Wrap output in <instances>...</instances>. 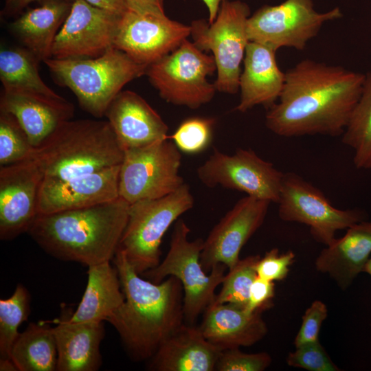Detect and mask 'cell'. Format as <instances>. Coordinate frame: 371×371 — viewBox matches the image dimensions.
Masks as SVG:
<instances>
[{"label": "cell", "instance_id": "obj_1", "mask_svg": "<svg viewBox=\"0 0 371 371\" xmlns=\"http://www.w3.org/2000/svg\"><path fill=\"white\" fill-rule=\"evenodd\" d=\"M364 78L339 65L302 60L285 72L278 102L266 113V126L286 137L342 135Z\"/></svg>", "mask_w": 371, "mask_h": 371}, {"label": "cell", "instance_id": "obj_2", "mask_svg": "<svg viewBox=\"0 0 371 371\" xmlns=\"http://www.w3.org/2000/svg\"><path fill=\"white\" fill-rule=\"evenodd\" d=\"M113 262L125 299L107 322L133 359H150L183 324L182 284L175 276L158 284L142 278L120 249Z\"/></svg>", "mask_w": 371, "mask_h": 371}, {"label": "cell", "instance_id": "obj_3", "mask_svg": "<svg viewBox=\"0 0 371 371\" xmlns=\"http://www.w3.org/2000/svg\"><path fill=\"white\" fill-rule=\"evenodd\" d=\"M120 196L77 210L38 214L27 233L47 254L87 267L113 260L128 220Z\"/></svg>", "mask_w": 371, "mask_h": 371}, {"label": "cell", "instance_id": "obj_4", "mask_svg": "<svg viewBox=\"0 0 371 371\" xmlns=\"http://www.w3.org/2000/svg\"><path fill=\"white\" fill-rule=\"evenodd\" d=\"M124 154L108 121L69 120L36 148L33 159L45 178L62 180L120 165Z\"/></svg>", "mask_w": 371, "mask_h": 371}, {"label": "cell", "instance_id": "obj_5", "mask_svg": "<svg viewBox=\"0 0 371 371\" xmlns=\"http://www.w3.org/2000/svg\"><path fill=\"white\" fill-rule=\"evenodd\" d=\"M43 62L56 83L69 88L81 109L97 118L105 115L124 85L145 74L148 67L114 47L97 58H49Z\"/></svg>", "mask_w": 371, "mask_h": 371}, {"label": "cell", "instance_id": "obj_6", "mask_svg": "<svg viewBox=\"0 0 371 371\" xmlns=\"http://www.w3.org/2000/svg\"><path fill=\"white\" fill-rule=\"evenodd\" d=\"M190 229L183 219H178L172 234L170 249L164 260L155 268L142 273L146 279L158 284L167 276L178 278L183 290V315L188 324L193 325L201 313L215 300V291L224 277L225 265L204 271L201 253L204 240H189Z\"/></svg>", "mask_w": 371, "mask_h": 371}, {"label": "cell", "instance_id": "obj_7", "mask_svg": "<svg viewBox=\"0 0 371 371\" xmlns=\"http://www.w3.org/2000/svg\"><path fill=\"white\" fill-rule=\"evenodd\" d=\"M194 205L188 184L165 196L129 204L128 220L119 248L139 275L160 263L162 238L179 216Z\"/></svg>", "mask_w": 371, "mask_h": 371}, {"label": "cell", "instance_id": "obj_8", "mask_svg": "<svg viewBox=\"0 0 371 371\" xmlns=\"http://www.w3.org/2000/svg\"><path fill=\"white\" fill-rule=\"evenodd\" d=\"M250 10L240 0H224L215 20H194L190 25L193 43L203 52H211L215 60L216 91L234 94L239 90L246 48L249 42L247 32Z\"/></svg>", "mask_w": 371, "mask_h": 371}, {"label": "cell", "instance_id": "obj_9", "mask_svg": "<svg viewBox=\"0 0 371 371\" xmlns=\"http://www.w3.org/2000/svg\"><path fill=\"white\" fill-rule=\"evenodd\" d=\"M215 71L213 56L186 39L175 50L149 65L145 74L166 102L196 109L214 98L216 89L207 76Z\"/></svg>", "mask_w": 371, "mask_h": 371}, {"label": "cell", "instance_id": "obj_10", "mask_svg": "<svg viewBox=\"0 0 371 371\" xmlns=\"http://www.w3.org/2000/svg\"><path fill=\"white\" fill-rule=\"evenodd\" d=\"M168 139L124 150L119 196L129 204L165 196L185 183L179 175L181 151Z\"/></svg>", "mask_w": 371, "mask_h": 371}, {"label": "cell", "instance_id": "obj_11", "mask_svg": "<svg viewBox=\"0 0 371 371\" xmlns=\"http://www.w3.org/2000/svg\"><path fill=\"white\" fill-rule=\"evenodd\" d=\"M341 17L338 7L319 12L312 0H285L278 5H264L250 15L247 32L249 41L276 52L282 47L303 50L325 23Z\"/></svg>", "mask_w": 371, "mask_h": 371}, {"label": "cell", "instance_id": "obj_12", "mask_svg": "<svg viewBox=\"0 0 371 371\" xmlns=\"http://www.w3.org/2000/svg\"><path fill=\"white\" fill-rule=\"evenodd\" d=\"M277 203L280 219L308 225L314 239L326 246L337 231L364 221L361 211L335 207L318 188L292 172L284 174Z\"/></svg>", "mask_w": 371, "mask_h": 371}, {"label": "cell", "instance_id": "obj_13", "mask_svg": "<svg viewBox=\"0 0 371 371\" xmlns=\"http://www.w3.org/2000/svg\"><path fill=\"white\" fill-rule=\"evenodd\" d=\"M196 174L207 187L220 186L276 203L284 177L272 163L262 159L251 149L243 148L230 155L214 148L197 168Z\"/></svg>", "mask_w": 371, "mask_h": 371}, {"label": "cell", "instance_id": "obj_14", "mask_svg": "<svg viewBox=\"0 0 371 371\" xmlns=\"http://www.w3.org/2000/svg\"><path fill=\"white\" fill-rule=\"evenodd\" d=\"M190 25L165 13L139 12L126 8L122 14L113 47L148 66L175 50L190 36Z\"/></svg>", "mask_w": 371, "mask_h": 371}, {"label": "cell", "instance_id": "obj_15", "mask_svg": "<svg viewBox=\"0 0 371 371\" xmlns=\"http://www.w3.org/2000/svg\"><path fill=\"white\" fill-rule=\"evenodd\" d=\"M121 15L85 0L74 1L55 38L51 58H93L102 56L113 47Z\"/></svg>", "mask_w": 371, "mask_h": 371}, {"label": "cell", "instance_id": "obj_16", "mask_svg": "<svg viewBox=\"0 0 371 371\" xmlns=\"http://www.w3.org/2000/svg\"><path fill=\"white\" fill-rule=\"evenodd\" d=\"M44 174L28 159L0 167V239L11 240L27 232L38 215Z\"/></svg>", "mask_w": 371, "mask_h": 371}, {"label": "cell", "instance_id": "obj_17", "mask_svg": "<svg viewBox=\"0 0 371 371\" xmlns=\"http://www.w3.org/2000/svg\"><path fill=\"white\" fill-rule=\"evenodd\" d=\"M270 203L247 195L237 201L204 240L200 261L205 271L218 264L229 269L238 262L242 248L262 225Z\"/></svg>", "mask_w": 371, "mask_h": 371}, {"label": "cell", "instance_id": "obj_18", "mask_svg": "<svg viewBox=\"0 0 371 371\" xmlns=\"http://www.w3.org/2000/svg\"><path fill=\"white\" fill-rule=\"evenodd\" d=\"M120 165L67 179L45 178L38 201V214L81 209L119 196Z\"/></svg>", "mask_w": 371, "mask_h": 371}, {"label": "cell", "instance_id": "obj_19", "mask_svg": "<svg viewBox=\"0 0 371 371\" xmlns=\"http://www.w3.org/2000/svg\"><path fill=\"white\" fill-rule=\"evenodd\" d=\"M104 116L124 151L168 139L167 124L142 97L133 91H120Z\"/></svg>", "mask_w": 371, "mask_h": 371}, {"label": "cell", "instance_id": "obj_20", "mask_svg": "<svg viewBox=\"0 0 371 371\" xmlns=\"http://www.w3.org/2000/svg\"><path fill=\"white\" fill-rule=\"evenodd\" d=\"M276 53L261 43H248L239 80L240 98L235 110L245 113L256 105L269 108L278 101L285 72L278 66Z\"/></svg>", "mask_w": 371, "mask_h": 371}, {"label": "cell", "instance_id": "obj_21", "mask_svg": "<svg viewBox=\"0 0 371 371\" xmlns=\"http://www.w3.org/2000/svg\"><path fill=\"white\" fill-rule=\"evenodd\" d=\"M0 111L16 117L31 144L36 148L60 124L71 120L74 107L65 98L55 100L33 93L3 90Z\"/></svg>", "mask_w": 371, "mask_h": 371}, {"label": "cell", "instance_id": "obj_22", "mask_svg": "<svg viewBox=\"0 0 371 371\" xmlns=\"http://www.w3.org/2000/svg\"><path fill=\"white\" fill-rule=\"evenodd\" d=\"M262 312L248 313L232 304L213 302L204 311L199 328L205 339L221 350L249 347L268 332Z\"/></svg>", "mask_w": 371, "mask_h": 371}, {"label": "cell", "instance_id": "obj_23", "mask_svg": "<svg viewBox=\"0 0 371 371\" xmlns=\"http://www.w3.org/2000/svg\"><path fill=\"white\" fill-rule=\"evenodd\" d=\"M222 350L209 342L199 326L183 324L150 358V370L213 371Z\"/></svg>", "mask_w": 371, "mask_h": 371}, {"label": "cell", "instance_id": "obj_24", "mask_svg": "<svg viewBox=\"0 0 371 371\" xmlns=\"http://www.w3.org/2000/svg\"><path fill=\"white\" fill-rule=\"evenodd\" d=\"M371 256V221H362L347 229L340 238L324 248L315 262L316 269L327 273L342 290L363 272Z\"/></svg>", "mask_w": 371, "mask_h": 371}, {"label": "cell", "instance_id": "obj_25", "mask_svg": "<svg viewBox=\"0 0 371 371\" xmlns=\"http://www.w3.org/2000/svg\"><path fill=\"white\" fill-rule=\"evenodd\" d=\"M70 315L56 319L52 327L57 347L58 371H96L102 364L100 346L102 322H73Z\"/></svg>", "mask_w": 371, "mask_h": 371}, {"label": "cell", "instance_id": "obj_26", "mask_svg": "<svg viewBox=\"0 0 371 371\" xmlns=\"http://www.w3.org/2000/svg\"><path fill=\"white\" fill-rule=\"evenodd\" d=\"M74 1L43 0L37 8L30 9L13 21L12 34L39 61L52 56L55 38L69 16Z\"/></svg>", "mask_w": 371, "mask_h": 371}, {"label": "cell", "instance_id": "obj_27", "mask_svg": "<svg viewBox=\"0 0 371 371\" xmlns=\"http://www.w3.org/2000/svg\"><path fill=\"white\" fill-rule=\"evenodd\" d=\"M88 280L76 310L70 315L73 322H103L124 302L117 271L111 261L88 267Z\"/></svg>", "mask_w": 371, "mask_h": 371}, {"label": "cell", "instance_id": "obj_28", "mask_svg": "<svg viewBox=\"0 0 371 371\" xmlns=\"http://www.w3.org/2000/svg\"><path fill=\"white\" fill-rule=\"evenodd\" d=\"M40 61L25 47H2L0 52V80L3 90L39 95L55 100L64 99L41 78Z\"/></svg>", "mask_w": 371, "mask_h": 371}, {"label": "cell", "instance_id": "obj_29", "mask_svg": "<svg viewBox=\"0 0 371 371\" xmlns=\"http://www.w3.org/2000/svg\"><path fill=\"white\" fill-rule=\"evenodd\" d=\"M57 347L52 327L46 322L30 323L21 333L11 351L19 371H54Z\"/></svg>", "mask_w": 371, "mask_h": 371}, {"label": "cell", "instance_id": "obj_30", "mask_svg": "<svg viewBox=\"0 0 371 371\" xmlns=\"http://www.w3.org/2000/svg\"><path fill=\"white\" fill-rule=\"evenodd\" d=\"M342 142L354 151L358 169H371V70L365 74L359 100L342 134Z\"/></svg>", "mask_w": 371, "mask_h": 371}, {"label": "cell", "instance_id": "obj_31", "mask_svg": "<svg viewBox=\"0 0 371 371\" xmlns=\"http://www.w3.org/2000/svg\"><path fill=\"white\" fill-rule=\"evenodd\" d=\"M30 313V293L21 284L16 286L10 297L0 300V359H12V348L20 334L19 328Z\"/></svg>", "mask_w": 371, "mask_h": 371}, {"label": "cell", "instance_id": "obj_32", "mask_svg": "<svg viewBox=\"0 0 371 371\" xmlns=\"http://www.w3.org/2000/svg\"><path fill=\"white\" fill-rule=\"evenodd\" d=\"M259 255L240 259L225 275L220 292L214 303L232 304L245 308L247 304L251 286L256 278V265Z\"/></svg>", "mask_w": 371, "mask_h": 371}, {"label": "cell", "instance_id": "obj_33", "mask_svg": "<svg viewBox=\"0 0 371 371\" xmlns=\"http://www.w3.org/2000/svg\"><path fill=\"white\" fill-rule=\"evenodd\" d=\"M35 150L16 117L0 111V166L33 159Z\"/></svg>", "mask_w": 371, "mask_h": 371}, {"label": "cell", "instance_id": "obj_34", "mask_svg": "<svg viewBox=\"0 0 371 371\" xmlns=\"http://www.w3.org/2000/svg\"><path fill=\"white\" fill-rule=\"evenodd\" d=\"M215 120L211 117H190L182 122L168 136L178 149L187 154L202 152L210 144Z\"/></svg>", "mask_w": 371, "mask_h": 371}, {"label": "cell", "instance_id": "obj_35", "mask_svg": "<svg viewBox=\"0 0 371 371\" xmlns=\"http://www.w3.org/2000/svg\"><path fill=\"white\" fill-rule=\"evenodd\" d=\"M289 366L300 368L309 371H339L324 347L318 341L306 343L295 347L286 357Z\"/></svg>", "mask_w": 371, "mask_h": 371}, {"label": "cell", "instance_id": "obj_36", "mask_svg": "<svg viewBox=\"0 0 371 371\" xmlns=\"http://www.w3.org/2000/svg\"><path fill=\"white\" fill-rule=\"evenodd\" d=\"M272 359L266 352L245 353L239 348L222 350L215 370L218 371H263Z\"/></svg>", "mask_w": 371, "mask_h": 371}, {"label": "cell", "instance_id": "obj_37", "mask_svg": "<svg viewBox=\"0 0 371 371\" xmlns=\"http://www.w3.org/2000/svg\"><path fill=\"white\" fill-rule=\"evenodd\" d=\"M295 258V255L291 250L280 254L278 249L273 248L258 260L256 265L257 276L271 282L281 281L287 276Z\"/></svg>", "mask_w": 371, "mask_h": 371}, {"label": "cell", "instance_id": "obj_38", "mask_svg": "<svg viewBox=\"0 0 371 371\" xmlns=\"http://www.w3.org/2000/svg\"><path fill=\"white\" fill-rule=\"evenodd\" d=\"M328 315L326 305L320 300H315L306 310L294 344L295 347L319 340L321 326Z\"/></svg>", "mask_w": 371, "mask_h": 371}, {"label": "cell", "instance_id": "obj_39", "mask_svg": "<svg viewBox=\"0 0 371 371\" xmlns=\"http://www.w3.org/2000/svg\"><path fill=\"white\" fill-rule=\"evenodd\" d=\"M275 295V284L258 276L253 282L247 304L244 308L248 313L269 308Z\"/></svg>", "mask_w": 371, "mask_h": 371}, {"label": "cell", "instance_id": "obj_40", "mask_svg": "<svg viewBox=\"0 0 371 371\" xmlns=\"http://www.w3.org/2000/svg\"><path fill=\"white\" fill-rule=\"evenodd\" d=\"M126 8L139 12L165 13L164 0H124Z\"/></svg>", "mask_w": 371, "mask_h": 371}, {"label": "cell", "instance_id": "obj_41", "mask_svg": "<svg viewBox=\"0 0 371 371\" xmlns=\"http://www.w3.org/2000/svg\"><path fill=\"white\" fill-rule=\"evenodd\" d=\"M35 1L41 0H5V5L1 12V15L5 17L14 16L20 14L25 7ZM69 1H74L76 0Z\"/></svg>", "mask_w": 371, "mask_h": 371}, {"label": "cell", "instance_id": "obj_42", "mask_svg": "<svg viewBox=\"0 0 371 371\" xmlns=\"http://www.w3.org/2000/svg\"><path fill=\"white\" fill-rule=\"evenodd\" d=\"M89 3L115 13L122 14L126 9L124 0H85Z\"/></svg>", "mask_w": 371, "mask_h": 371}, {"label": "cell", "instance_id": "obj_43", "mask_svg": "<svg viewBox=\"0 0 371 371\" xmlns=\"http://www.w3.org/2000/svg\"><path fill=\"white\" fill-rule=\"evenodd\" d=\"M208 10L209 23H212L216 19L221 3L224 0H202Z\"/></svg>", "mask_w": 371, "mask_h": 371}, {"label": "cell", "instance_id": "obj_44", "mask_svg": "<svg viewBox=\"0 0 371 371\" xmlns=\"http://www.w3.org/2000/svg\"><path fill=\"white\" fill-rule=\"evenodd\" d=\"M1 371H19L15 363L12 359H0Z\"/></svg>", "mask_w": 371, "mask_h": 371}, {"label": "cell", "instance_id": "obj_45", "mask_svg": "<svg viewBox=\"0 0 371 371\" xmlns=\"http://www.w3.org/2000/svg\"><path fill=\"white\" fill-rule=\"evenodd\" d=\"M363 272L368 273L371 276V256L364 267Z\"/></svg>", "mask_w": 371, "mask_h": 371}]
</instances>
